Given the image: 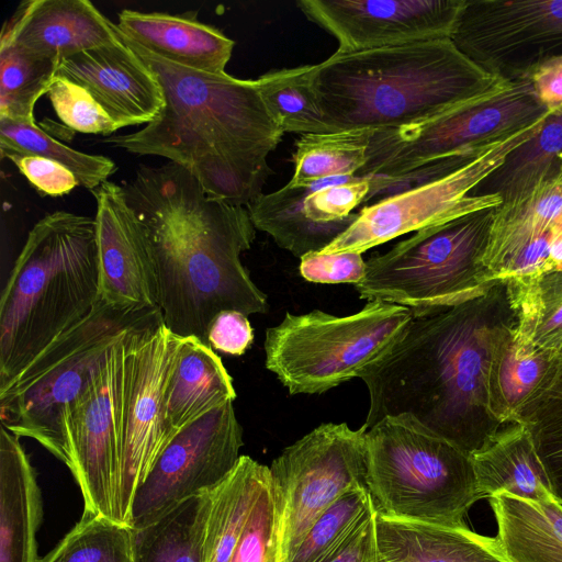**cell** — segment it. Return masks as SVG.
Returning <instances> with one entry per match:
<instances>
[{"label": "cell", "instance_id": "45", "mask_svg": "<svg viewBox=\"0 0 562 562\" xmlns=\"http://www.w3.org/2000/svg\"><path fill=\"white\" fill-rule=\"evenodd\" d=\"M375 514L322 562H382L376 543Z\"/></svg>", "mask_w": 562, "mask_h": 562}, {"label": "cell", "instance_id": "11", "mask_svg": "<svg viewBox=\"0 0 562 562\" xmlns=\"http://www.w3.org/2000/svg\"><path fill=\"white\" fill-rule=\"evenodd\" d=\"M161 321L162 317L123 333L63 414L67 468L80 487L83 514L125 525L120 510V483L131 358L142 330Z\"/></svg>", "mask_w": 562, "mask_h": 562}, {"label": "cell", "instance_id": "26", "mask_svg": "<svg viewBox=\"0 0 562 562\" xmlns=\"http://www.w3.org/2000/svg\"><path fill=\"white\" fill-rule=\"evenodd\" d=\"M470 457L484 497L508 494L533 502L554 497L530 434L521 423L506 425Z\"/></svg>", "mask_w": 562, "mask_h": 562}, {"label": "cell", "instance_id": "39", "mask_svg": "<svg viewBox=\"0 0 562 562\" xmlns=\"http://www.w3.org/2000/svg\"><path fill=\"white\" fill-rule=\"evenodd\" d=\"M40 562H132V531L102 516L82 514Z\"/></svg>", "mask_w": 562, "mask_h": 562}, {"label": "cell", "instance_id": "33", "mask_svg": "<svg viewBox=\"0 0 562 562\" xmlns=\"http://www.w3.org/2000/svg\"><path fill=\"white\" fill-rule=\"evenodd\" d=\"M267 105L284 133H330L312 82V65L268 71L257 78Z\"/></svg>", "mask_w": 562, "mask_h": 562}, {"label": "cell", "instance_id": "43", "mask_svg": "<svg viewBox=\"0 0 562 562\" xmlns=\"http://www.w3.org/2000/svg\"><path fill=\"white\" fill-rule=\"evenodd\" d=\"M299 270L310 282L357 284L364 276L366 261L362 254L355 251L310 252L301 258Z\"/></svg>", "mask_w": 562, "mask_h": 562}, {"label": "cell", "instance_id": "41", "mask_svg": "<svg viewBox=\"0 0 562 562\" xmlns=\"http://www.w3.org/2000/svg\"><path fill=\"white\" fill-rule=\"evenodd\" d=\"M47 95L59 120L75 132L110 135L119 130L87 89L65 77L56 76Z\"/></svg>", "mask_w": 562, "mask_h": 562}, {"label": "cell", "instance_id": "29", "mask_svg": "<svg viewBox=\"0 0 562 562\" xmlns=\"http://www.w3.org/2000/svg\"><path fill=\"white\" fill-rule=\"evenodd\" d=\"M496 540L508 562H562V504L508 494L490 497Z\"/></svg>", "mask_w": 562, "mask_h": 562}, {"label": "cell", "instance_id": "23", "mask_svg": "<svg viewBox=\"0 0 562 562\" xmlns=\"http://www.w3.org/2000/svg\"><path fill=\"white\" fill-rule=\"evenodd\" d=\"M382 562H508L496 538L463 527L394 519L375 514Z\"/></svg>", "mask_w": 562, "mask_h": 562}, {"label": "cell", "instance_id": "4", "mask_svg": "<svg viewBox=\"0 0 562 562\" xmlns=\"http://www.w3.org/2000/svg\"><path fill=\"white\" fill-rule=\"evenodd\" d=\"M312 82L331 132L404 126L507 83L471 61L450 38L335 52L312 65Z\"/></svg>", "mask_w": 562, "mask_h": 562}, {"label": "cell", "instance_id": "34", "mask_svg": "<svg viewBox=\"0 0 562 562\" xmlns=\"http://www.w3.org/2000/svg\"><path fill=\"white\" fill-rule=\"evenodd\" d=\"M59 65L0 42V117L35 123V103L48 92Z\"/></svg>", "mask_w": 562, "mask_h": 562}, {"label": "cell", "instance_id": "24", "mask_svg": "<svg viewBox=\"0 0 562 562\" xmlns=\"http://www.w3.org/2000/svg\"><path fill=\"white\" fill-rule=\"evenodd\" d=\"M236 398L220 356L194 336L182 338L165 396L168 443L188 425Z\"/></svg>", "mask_w": 562, "mask_h": 562}, {"label": "cell", "instance_id": "28", "mask_svg": "<svg viewBox=\"0 0 562 562\" xmlns=\"http://www.w3.org/2000/svg\"><path fill=\"white\" fill-rule=\"evenodd\" d=\"M562 225V180L526 198L495 207L483 257L487 279H504L512 262L528 246Z\"/></svg>", "mask_w": 562, "mask_h": 562}, {"label": "cell", "instance_id": "42", "mask_svg": "<svg viewBox=\"0 0 562 562\" xmlns=\"http://www.w3.org/2000/svg\"><path fill=\"white\" fill-rule=\"evenodd\" d=\"M42 195L63 196L79 184L76 176L61 164L35 155L14 151L1 153Z\"/></svg>", "mask_w": 562, "mask_h": 562}, {"label": "cell", "instance_id": "32", "mask_svg": "<svg viewBox=\"0 0 562 562\" xmlns=\"http://www.w3.org/2000/svg\"><path fill=\"white\" fill-rule=\"evenodd\" d=\"M370 134V128H361L301 135L288 184L303 188L328 178L356 176L366 165Z\"/></svg>", "mask_w": 562, "mask_h": 562}, {"label": "cell", "instance_id": "36", "mask_svg": "<svg viewBox=\"0 0 562 562\" xmlns=\"http://www.w3.org/2000/svg\"><path fill=\"white\" fill-rule=\"evenodd\" d=\"M514 280L520 302L519 334L540 348L559 352L562 347V267Z\"/></svg>", "mask_w": 562, "mask_h": 562}, {"label": "cell", "instance_id": "13", "mask_svg": "<svg viewBox=\"0 0 562 562\" xmlns=\"http://www.w3.org/2000/svg\"><path fill=\"white\" fill-rule=\"evenodd\" d=\"M368 427L325 423L286 447L270 467L284 506L286 562L315 519L353 488L368 490Z\"/></svg>", "mask_w": 562, "mask_h": 562}, {"label": "cell", "instance_id": "16", "mask_svg": "<svg viewBox=\"0 0 562 562\" xmlns=\"http://www.w3.org/2000/svg\"><path fill=\"white\" fill-rule=\"evenodd\" d=\"M182 337L159 322L138 336L134 347L125 394L120 510L127 526L136 490L168 445L165 396Z\"/></svg>", "mask_w": 562, "mask_h": 562}, {"label": "cell", "instance_id": "44", "mask_svg": "<svg viewBox=\"0 0 562 562\" xmlns=\"http://www.w3.org/2000/svg\"><path fill=\"white\" fill-rule=\"evenodd\" d=\"M206 339L214 351L241 356L252 344L254 330L247 315L237 311H223L211 322Z\"/></svg>", "mask_w": 562, "mask_h": 562}, {"label": "cell", "instance_id": "17", "mask_svg": "<svg viewBox=\"0 0 562 562\" xmlns=\"http://www.w3.org/2000/svg\"><path fill=\"white\" fill-rule=\"evenodd\" d=\"M464 0H300L297 8L338 42L337 53H358L450 38Z\"/></svg>", "mask_w": 562, "mask_h": 562}, {"label": "cell", "instance_id": "38", "mask_svg": "<svg viewBox=\"0 0 562 562\" xmlns=\"http://www.w3.org/2000/svg\"><path fill=\"white\" fill-rule=\"evenodd\" d=\"M228 562H286L284 506L270 468Z\"/></svg>", "mask_w": 562, "mask_h": 562}, {"label": "cell", "instance_id": "6", "mask_svg": "<svg viewBox=\"0 0 562 562\" xmlns=\"http://www.w3.org/2000/svg\"><path fill=\"white\" fill-rule=\"evenodd\" d=\"M550 113L529 78L507 82L431 117L371 130L367 161L356 176L371 179L367 201L390 195L446 173L454 157L499 142Z\"/></svg>", "mask_w": 562, "mask_h": 562}, {"label": "cell", "instance_id": "8", "mask_svg": "<svg viewBox=\"0 0 562 562\" xmlns=\"http://www.w3.org/2000/svg\"><path fill=\"white\" fill-rule=\"evenodd\" d=\"M161 317L160 310H119L99 299L81 322L0 386L1 426L19 438L37 441L67 467L66 407L83 391L123 333Z\"/></svg>", "mask_w": 562, "mask_h": 562}, {"label": "cell", "instance_id": "19", "mask_svg": "<svg viewBox=\"0 0 562 562\" xmlns=\"http://www.w3.org/2000/svg\"><path fill=\"white\" fill-rule=\"evenodd\" d=\"M57 76L87 89L119 128L147 125L165 105L156 76L120 35L116 42L66 58Z\"/></svg>", "mask_w": 562, "mask_h": 562}, {"label": "cell", "instance_id": "2", "mask_svg": "<svg viewBox=\"0 0 562 562\" xmlns=\"http://www.w3.org/2000/svg\"><path fill=\"white\" fill-rule=\"evenodd\" d=\"M149 235L165 326L207 345V329L223 311L269 310L266 294L240 260L256 228L246 206L209 195L183 167L140 165L122 186Z\"/></svg>", "mask_w": 562, "mask_h": 562}, {"label": "cell", "instance_id": "10", "mask_svg": "<svg viewBox=\"0 0 562 562\" xmlns=\"http://www.w3.org/2000/svg\"><path fill=\"white\" fill-rule=\"evenodd\" d=\"M411 308L368 301L348 316L321 310L295 315L266 330V368L290 394L324 393L361 374L403 336Z\"/></svg>", "mask_w": 562, "mask_h": 562}, {"label": "cell", "instance_id": "40", "mask_svg": "<svg viewBox=\"0 0 562 562\" xmlns=\"http://www.w3.org/2000/svg\"><path fill=\"white\" fill-rule=\"evenodd\" d=\"M519 423L529 431L551 491L562 504V347L552 382L524 412Z\"/></svg>", "mask_w": 562, "mask_h": 562}, {"label": "cell", "instance_id": "27", "mask_svg": "<svg viewBox=\"0 0 562 562\" xmlns=\"http://www.w3.org/2000/svg\"><path fill=\"white\" fill-rule=\"evenodd\" d=\"M562 180V108L551 112L539 130L506 155L471 192L499 204L519 201Z\"/></svg>", "mask_w": 562, "mask_h": 562}, {"label": "cell", "instance_id": "15", "mask_svg": "<svg viewBox=\"0 0 562 562\" xmlns=\"http://www.w3.org/2000/svg\"><path fill=\"white\" fill-rule=\"evenodd\" d=\"M243 428L233 401L183 428L136 490L127 526L137 528L175 504L214 490L240 459Z\"/></svg>", "mask_w": 562, "mask_h": 562}, {"label": "cell", "instance_id": "5", "mask_svg": "<svg viewBox=\"0 0 562 562\" xmlns=\"http://www.w3.org/2000/svg\"><path fill=\"white\" fill-rule=\"evenodd\" d=\"M99 300L94 218L56 211L29 232L0 299V386Z\"/></svg>", "mask_w": 562, "mask_h": 562}, {"label": "cell", "instance_id": "14", "mask_svg": "<svg viewBox=\"0 0 562 562\" xmlns=\"http://www.w3.org/2000/svg\"><path fill=\"white\" fill-rule=\"evenodd\" d=\"M450 40L487 74L526 79L562 56V0H464Z\"/></svg>", "mask_w": 562, "mask_h": 562}, {"label": "cell", "instance_id": "31", "mask_svg": "<svg viewBox=\"0 0 562 562\" xmlns=\"http://www.w3.org/2000/svg\"><path fill=\"white\" fill-rule=\"evenodd\" d=\"M306 193L307 187L286 183L277 191L259 194L246 205L255 228L269 234L279 247L300 259L310 252H321L340 236L305 216Z\"/></svg>", "mask_w": 562, "mask_h": 562}, {"label": "cell", "instance_id": "7", "mask_svg": "<svg viewBox=\"0 0 562 562\" xmlns=\"http://www.w3.org/2000/svg\"><path fill=\"white\" fill-rule=\"evenodd\" d=\"M368 491L376 514L463 527L482 495L470 454L409 415L386 416L368 428Z\"/></svg>", "mask_w": 562, "mask_h": 562}, {"label": "cell", "instance_id": "25", "mask_svg": "<svg viewBox=\"0 0 562 562\" xmlns=\"http://www.w3.org/2000/svg\"><path fill=\"white\" fill-rule=\"evenodd\" d=\"M518 326L498 344L490 370V408L503 424L519 423L550 385L559 366L560 351L533 345L519 334Z\"/></svg>", "mask_w": 562, "mask_h": 562}, {"label": "cell", "instance_id": "30", "mask_svg": "<svg viewBox=\"0 0 562 562\" xmlns=\"http://www.w3.org/2000/svg\"><path fill=\"white\" fill-rule=\"evenodd\" d=\"M212 491L190 496L148 524L131 528L132 562H203Z\"/></svg>", "mask_w": 562, "mask_h": 562}, {"label": "cell", "instance_id": "3", "mask_svg": "<svg viewBox=\"0 0 562 562\" xmlns=\"http://www.w3.org/2000/svg\"><path fill=\"white\" fill-rule=\"evenodd\" d=\"M117 32L156 76L165 105L142 130L103 143L136 155L165 157L188 170L209 195L235 205L246 206L261 194L272 172L268 157L284 131L257 79L170 63Z\"/></svg>", "mask_w": 562, "mask_h": 562}, {"label": "cell", "instance_id": "35", "mask_svg": "<svg viewBox=\"0 0 562 562\" xmlns=\"http://www.w3.org/2000/svg\"><path fill=\"white\" fill-rule=\"evenodd\" d=\"M14 151L57 161L86 189L94 190L115 172L109 157L76 150L49 136L35 123L0 117V153Z\"/></svg>", "mask_w": 562, "mask_h": 562}, {"label": "cell", "instance_id": "12", "mask_svg": "<svg viewBox=\"0 0 562 562\" xmlns=\"http://www.w3.org/2000/svg\"><path fill=\"white\" fill-rule=\"evenodd\" d=\"M544 119L490 145L477 157L449 173L386 195L363 207L351 226L321 254H363L407 233L438 225L483 207L498 205V199L472 196V190L504 160L508 153L531 137Z\"/></svg>", "mask_w": 562, "mask_h": 562}, {"label": "cell", "instance_id": "20", "mask_svg": "<svg viewBox=\"0 0 562 562\" xmlns=\"http://www.w3.org/2000/svg\"><path fill=\"white\" fill-rule=\"evenodd\" d=\"M117 40L116 24L89 0H24L5 21L0 42L61 63Z\"/></svg>", "mask_w": 562, "mask_h": 562}, {"label": "cell", "instance_id": "21", "mask_svg": "<svg viewBox=\"0 0 562 562\" xmlns=\"http://www.w3.org/2000/svg\"><path fill=\"white\" fill-rule=\"evenodd\" d=\"M116 26L128 40L180 66L207 74H226L235 42L195 13L169 14L124 9Z\"/></svg>", "mask_w": 562, "mask_h": 562}, {"label": "cell", "instance_id": "46", "mask_svg": "<svg viewBox=\"0 0 562 562\" xmlns=\"http://www.w3.org/2000/svg\"><path fill=\"white\" fill-rule=\"evenodd\" d=\"M528 78L540 101L551 112L562 108V56L542 64Z\"/></svg>", "mask_w": 562, "mask_h": 562}, {"label": "cell", "instance_id": "22", "mask_svg": "<svg viewBox=\"0 0 562 562\" xmlns=\"http://www.w3.org/2000/svg\"><path fill=\"white\" fill-rule=\"evenodd\" d=\"M43 503L35 469L20 438L0 431V562H40L36 533Z\"/></svg>", "mask_w": 562, "mask_h": 562}, {"label": "cell", "instance_id": "37", "mask_svg": "<svg viewBox=\"0 0 562 562\" xmlns=\"http://www.w3.org/2000/svg\"><path fill=\"white\" fill-rule=\"evenodd\" d=\"M375 513L367 488L348 491L315 519L288 562H322Z\"/></svg>", "mask_w": 562, "mask_h": 562}, {"label": "cell", "instance_id": "1", "mask_svg": "<svg viewBox=\"0 0 562 562\" xmlns=\"http://www.w3.org/2000/svg\"><path fill=\"white\" fill-rule=\"evenodd\" d=\"M519 321L514 279L491 280L469 300L414 316L360 376L370 397L364 425L406 414L470 456L481 450L508 425L491 412L488 378L498 344Z\"/></svg>", "mask_w": 562, "mask_h": 562}, {"label": "cell", "instance_id": "9", "mask_svg": "<svg viewBox=\"0 0 562 562\" xmlns=\"http://www.w3.org/2000/svg\"><path fill=\"white\" fill-rule=\"evenodd\" d=\"M495 207H483L415 232L366 260L359 297L430 314L474 296L490 281L483 266Z\"/></svg>", "mask_w": 562, "mask_h": 562}, {"label": "cell", "instance_id": "18", "mask_svg": "<svg viewBox=\"0 0 562 562\" xmlns=\"http://www.w3.org/2000/svg\"><path fill=\"white\" fill-rule=\"evenodd\" d=\"M91 193L97 203L99 299L119 310H160L151 241L122 186L105 181Z\"/></svg>", "mask_w": 562, "mask_h": 562}]
</instances>
